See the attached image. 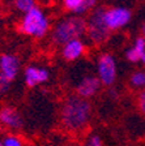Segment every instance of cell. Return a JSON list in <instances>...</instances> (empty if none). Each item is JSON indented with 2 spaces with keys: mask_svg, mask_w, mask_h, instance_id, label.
I'll return each mask as SVG.
<instances>
[{
  "mask_svg": "<svg viewBox=\"0 0 145 146\" xmlns=\"http://www.w3.org/2000/svg\"><path fill=\"white\" fill-rule=\"evenodd\" d=\"M11 82L12 81L8 77H5L3 73H0V94H3V93H5L8 90L9 86H11Z\"/></svg>",
  "mask_w": 145,
  "mask_h": 146,
  "instance_id": "d6986e66",
  "label": "cell"
},
{
  "mask_svg": "<svg viewBox=\"0 0 145 146\" xmlns=\"http://www.w3.org/2000/svg\"><path fill=\"white\" fill-rule=\"evenodd\" d=\"M0 146H3V143H1V141H0Z\"/></svg>",
  "mask_w": 145,
  "mask_h": 146,
  "instance_id": "cb8c5ba5",
  "label": "cell"
},
{
  "mask_svg": "<svg viewBox=\"0 0 145 146\" xmlns=\"http://www.w3.org/2000/svg\"><path fill=\"white\" fill-rule=\"evenodd\" d=\"M141 33H142V38L145 39V24L142 25V27H141Z\"/></svg>",
  "mask_w": 145,
  "mask_h": 146,
  "instance_id": "7402d4cb",
  "label": "cell"
},
{
  "mask_svg": "<svg viewBox=\"0 0 145 146\" xmlns=\"http://www.w3.org/2000/svg\"><path fill=\"white\" fill-rule=\"evenodd\" d=\"M141 60H142V63L145 64V52H144V55H142V58H141Z\"/></svg>",
  "mask_w": 145,
  "mask_h": 146,
  "instance_id": "603a6c76",
  "label": "cell"
},
{
  "mask_svg": "<svg viewBox=\"0 0 145 146\" xmlns=\"http://www.w3.org/2000/svg\"><path fill=\"white\" fill-rule=\"evenodd\" d=\"M137 108L145 116V89H142L137 97Z\"/></svg>",
  "mask_w": 145,
  "mask_h": 146,
  "instance_id": "ac0fdd59",
  "label": "cell"
},
{
  "mask_svg": "<svg viewBox=\"0 0 145 146\" xmlns=\"http://www.w3.org/2000/svg\"><path fill=\"white\" fill-rule=\"evenodd\" d=\"M90 116V102L79 95H69L61 106L60 124L69 133H81L88 127Z\"/></svg>",
  "mask_w": 145,
  "mask_h": 146,
  "instance_id": "6da1fadb",
  "label": "cell"
},
{
  "mask_svg": "<svg viewBox=\"0 0 145 146\" xmlns=\"http://www.w3.org/2000/svg\"><path fill=\"white\" fill-rule=\"evenodd\" d=\"M98 78L101 84L111 86L116 78V64L111 55L103 54L98 59Z\"/></svg>",
  "mask_w": 145,
  "mask_h": 146,
  "instance_id": "8992f818",
  "label": "cell"
},
{
  "mask_svg": "<svg viewBox=\"0 0 145 146\" xmlns=\"http://www.w3.org/2000/svg\"><path fill=\"white\" fill-rule=\"evenodd\" d=\"M0 123L12 131H18L24 127V120H22L20 112L16 108L9 106L0 108Z\"/></svg>",
  "mask_w": 145,
  "mask_h": 146,
  "instance_id": "52a82bcc",
  "label": "cell"
},
{
  "mask_svg": "<svg viewBox=\"0 0 145 146\" xmlns=\"http://www.w3.org/2000/svg\"><path fill=\"white\" fill-rule=\"evenodd\" d=\"M97 4V0H84V3H82V5L80 7L77 11H76L75 13H77V15H81V13H85L88 12L89 9L94 8Z\"/></svg>",
  "mask_w": 145,
  "mask_h": 146,
  "instance_id": "2e32d148",
  "label": "cell"
},
{
  "mask_svg": "<svg viewBox=\"0 0 145 146\" xmlns=\"http://www.w3.org/2000/svg\"><path fill=\"white\" fill-rule=\"evenodd\" d=\"M82 3H84V0H64V7L69 11L76 12L82 5Z\"/></svg>",
  "mask_w": 145,
  "mask_h": 146,
  "instance_id": "e0dca14e",
  "label": "cell"
},
{
  "mask_svg": "<svg viewBox=\"0 0 145 146\" xmlns=\"http://www.w3.org/2000/svg\"><path fill=\"white\" fill-rule=\"evenodd\" d=\"M1 143H3V146H22V141L17 136H13V134L7 136Z\"/></svg>",
  "mask_w": 145,
  "mask_h": 146,
  "instance_id": "5bb4252c",
  "label": "cell"
},
{
  "mask_svg": "<svg viewBox=\"0 0 145 146\" xmlns=\"http://www.w3.org/2000/svg\"><path fill=\"white\" fill-rule=\"evenodd\" d=\"M105 12L103 7H98L90 13L86 21V34L94 44H103L110 36V29L105 21Z\"/></svg>",
  "mask_w": 145,
  "mask_h": 146,
  "instance_id": "3957f363",
  "label": "cell"
},
{
  "mask_svg": "<svg viewBox=\"0 0 145 146\" xmlns=\"http://www.w3.org/2000/svg\"><path fill=\"white\" fill-rule=\"evenodd\" d=\"M126 58H127L128 60L131 61V63H136V61L141 60L142 55L140 54V52L137 51V50H135L133 47H131V48L128 50L127 52H126Z\"/></svg>",
  "mask_w": 145,
  "mask_h": 146,
  "instance_id": "9a60e30c",
  "label": "cell"
},
{
  "mask_svg": "<svg viewBox=\"0 0 145 146\" xmlns=\"http://www.w3.org/2000/svg\"><path fill=\"white\" fill-rule=\"evenodd\" d=\"M15 7L20 12H30L34 7V0H15Z\"/></svg>",
  "mask_w": 145,
  "mask_h": 146,
  "instance_id": "7c38bea8",
  "label": "cell"
},
{
  "mask_svg": "<svg viewBox=\"0 0 145 146\" xmlns=\"http://www.w3.org/2000/svg\"><path fill=\"white\" fill-rule=\"evenodd\" d=\"M0 1H1V0H0Z\"/></svg>",
  "mask_w": 145,
  "mask_h": 146,
  "instance_id": "d4e9b609",
  "label": "cell"
},
{
  "mask_svg": "<svg viewBox=\"0 0 145 146\" xmlns=\"http://www.w3.org/2000/svg\"><path fill=\"white\" fill-rule=\"evenodd\" d=\"M131 85L135 88H142L145 86V73L144 72H135L131 76Z\"/></svg>",
  "mask_w": 145,
  "mask_h": 146,
  "instance_id": "4fadbf2b",
  "label": "cell"
},
{
  "mask_svg": "<svg viewBox=\"0 0 145 146\" xmlns=\"http://www.w3.org/2000/svg\"><path fill=\"white\" fill-rule=\"evenodd\" d=\"M48 20L45 16V13L38 8H33L30 12L25 15L21 25H20V31L27 35L35 36V38H42L48 31Z\"/></svg>",
  "mask_w": 145,
  "mask_h": 146,
  "instance_id": "277c9868",
  "label": "cell"
},
{
  "mask_svg": "<svg viewBox=\"0 0 145 146\" xmlns=\"http://www.w3.org/2000/svg\"><path fill=\"white\" fill-rule=\"evenodd\" d=\"M132 13L124 7H114L105 12V21L110 30H116L126 26L131 21Z\"/></svg>",
  "mask_w": 145,
  "mask_h": 146,
  "instance_id": "5b68a950",
  "label": "cell"
},
{
  "mask_svg": "<svg viewBox=\"0 0 145 146\" xmlns=\"http://www.w3.org/2000/svg\"><path fill=\"white\" fill-rule=\"evenodd\" d=\"M133 48L137 50V51H139L141 55H144V52H145V39L142 38V36H139V38L136 39Z\"/></svg>",
  "mask_w": 145,
  "mask_h": 146,
  "instance_id": "ffe728a7",
  "label": "cell"
},
{
  "mask_svg": "<svg viewBox=\"0 0 145 146\" xmlns=\"http://www.w3.org/2000/svg\"><path fill=\"white\" fill-rule=\"evenodd\" d=\"M101 88V81L98 77L94 76H88L85 77L81 82L77 86V95L84 99H88V98L93 97L98 93Z\"/></svg>",
  "mask_w": 145,
  "mask_h": 146,
  "instance_id": "ba28073f",
  "label": "cell"
},
{
  "mask_svg": "<svg viewBox=\"0 0 145 146\" xmlns=\"http://www.w3.org/2000/svg\"><path fill=\"white\" fill-rule=\"evenodd\" d=\"M18 68H20V61L16 56L7 54L0 56V70H1L0 73H3L11 81H13L15 77L17 76Z\"/></svg>",
  "mask_w": 145,
  "mask_h": 146,
  "instance_id": "9c48e42d",
  "label": "cell"
},
{
  "mask_svg": "<svg viewBox=\"0 0 145 146\" xmlns=\"http://www.w3.org/2000/svg\"><path fill=\"white\" fill-rule=\"evenodd\" d=\"M84 50H85L84 43L80 39H76V40H72V42L64 44L61 55H63V58L65 59V60L73 61V60H76V59H79L80 56L84 54Z\"/></svg>",
  "mask_w": 145,
  "mask_h": 146,
  "instance_id": "8fae6325",
  "label": "cell"
},
{
  "mask_svg": "<svg viewBox=\"0 0 145 146\" xmlns=\"http://www.w3.org/2000/svg\"><path fill=\"white\" fill-rule=\"evenodd\" d=\"M89 146H103L102 140H101V137H100V136H97V134L92 136L90 138H89Z\"/></svg>",
  "mask_w": 145,
  "mask_h": 146,
  "instance_id": "44dd1931",
  "label": "cell"
},
{
  "mask_svg": "<svg viewBox=\"0 0 145 146\" xmlns=\"http://www.w3.org/2000/svg\"><path fill=\"white\" fill-rule=\"evenodd\" d=\"M86 33V21L80 16L67 17L55 26L52 31V40L56 44H67L79 39Z\"/></svg>",
  "mask_w": 145,
  "mask_h": 146,
  "instance_id": "7a4b0ae2",
  "label": "cell"
},
{
  "mask_svg": "<svg viewBox=\"0 0 145 146\" xmlns=\"http://www.w3.org/2000/svg\"><path fill=\"white\" fill-rule=\"evenodd\" d=\"M47 80H48L47 69L37 68V67H27L25 69V82L30 88H34V86L42 84V82H46Z\"/></svg>",
  "mask_w": 145,
  "mask_h": 146,
  "instance_id": "30bf717a",
  "label": "cell"
}]
</instances>
